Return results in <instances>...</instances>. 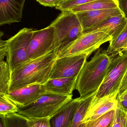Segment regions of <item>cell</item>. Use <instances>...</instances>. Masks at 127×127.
Returning a JSON list of instances; mask_svg holds the SVG:
<instances>
[{"mask_svg":"<svg viewBox=\"0 0 127 127\" xmlns=\"http://www.w3.org/2000/svg\"><path fill=\"white\" fill-rule=\"evenodd\" d=\"M95 0H64L56 7V9L62 12L69 11L74 7Z\"/></svg>","mask_w":127,"mask_h":127,"instance_id":"obj_24","label":"cell"},{"mask_svg":"<svg viewBox=\"0 0 127 127\" xmlns=\"http://www.w3.org/2000/svg\"><path fill=\"white\" fill-rule=\"evenodd\" d=\"M127 44V25L114 38L110 41V44L106 51L109 56H112L121 51Z\"/></svg>","mask_w":127,"mask_h":127,"instance_id":"obj_19","label":"cell"},{"mask_svg":"<svg viewBox=\"0 0 127 127\" xmlns=\"http://www.w3.org/2000/svg\"><path fill=\"white\" fill-rule=\"evenodd\" d=\"M27 119L28 127H51L49 117Z\"/></svg>","mask_w":127,"mask_h":127,"instance_id":"obj_26","label":"cell"},{"mask_svg":"<svg viewBox=\"0 0 127 127\" xmlns=\"http://www.w3.org/2000/svg\"><path fill=\"white\" fill-rule=\"evenodd\" d=\"M81 98L72 99L50 118L51 127H70L73 116L78 108Z\"/></svg>","mask_w":127,"mask_h":127,"instance_id":"obj_15","label":"cell"},{"mask_svg":"<svg viewBox=\"0 0 127 127\" xmlns=\"http://www.w3.org/2000/svg\"><path fill=\"white\" fill-rule=\"evenodd\" d=\"M26 0H0V27L19 22Z\"/></svg>","mask_w":127,"mask_h":127,"instance_id":"obj_12","label":"cell"},{"mask_svg":"<svg viewBox=\"0 0 127 127\" xmlns=\"http://www.w3.org/2000/svg\"><path fill=\"white\" fill-rule=\"evenodd\" d=\"M112 39L111 36L102 32L86 33L57 53V59L76 55L89 57L101 45Z\"/></svg>","mask_w":127,"mask_h":127,"instance_id":"obj_6","label":"cell"},{"mask_svg":"<svg viewBox=\"0 0 127 127\" xmlns=\"http://www.w3.org/2000/svg\"><path fill=\"white\" fill-rule=\"evenodd\" d=\"M78 77L49 78L43 84L46 92L65 95H72L75 89Z\"/></svg>","mask_w":127,"mask_h":127,"instance_id":"obj_16","label":"cell"},{"mask_svg":"<svg viewBox=\"0 0 127 127\" xmlns=\"http://www.w3.org/2000/svg\"><path fill=\"white\" fill-rule=\"evenodd\" d=\"M110 61L103 83L96 92L95 97L100 98L118 92L127 70V52L120 51L109 56Z\"/></svg>","mask_w":127,"mask_h":127,"instance_id":"obj_5","label":"cell"},{"mask_svg":"<svg viewBox=\"0 0 127 127\" xmlns=\"http://www.w3.org/2000/svg\"><path fill=\"white\" fill-rule=\"evenodd\" d=\"M6 127H28V119L18 113L8 114L5 116Z\"/></svg>","mask_w":127,"mask_h":127,"instance_id":"obj_23","label":"cell"},{"mask_svg":"<svg viewBox=\"0 0 127 127\" xmlns=\"http://www.w3.org/2000/svg\"><path fill=\"white\" fill-rule=\"evenodd\" d=\"M53 27H48L33 31L28 50V55L31 60L42 56L52 51L54 39Z\"/></svg>","mask_w":127,"mask_h":127,"instance_id":"obj_8","label":"cell"},{"mask_svg":"<svg viewBox=\"0 0 127 127\" xmlns=\"http://www.w3.org/2000/svg\"><path fill=\"white\" fill-rule=\"evenodd\" d=\"M118 94L116 93L100 98L95 97L83 119V124L97 118L111 110L116 109L118 106Z\"/></svg>","mask_w":127,"mask_h":127,"instance_id":"obj_11","label":"cell"},{"mask_svg":"<svg viewBox=\"0 0 127 127\" xmlns=\"http://www.w3.org/2000/svg\"><path fill=\"white\" fill-rule=\"evenodd\" d=\"M5 116L0 115V127H6Z\"/></svg>","mask_w":127,"mask_h":127,"instance_id":"obj_32","label":"cell"},{"mask_svg":"<svg viewBox=\"0 0 127 127\" xmlns=\"http://www.w3.org/2000/svg\"><path fill=\"white\" fill-rule=\"evenodd\" d=\"M72 95H65L46 93L34 102L23 107H18L17 113L27 118L51 117L72 100Z\"/></svg>","mask_w":127,"mask_h":127,"instance_id":"obj_3","label":"cell"},{"mask_svg":"<svg viewBox=\"0 0 127 127\" xmlns=\"http://www.w3.org/2000/svg\"><path fill=\"white\" fill-rule=\"evenodd\" d=\"M44 6L54 7L57 6L64 0H35Z\"/></svg>","mask_w":127,"mask_h":127,"instance_id":"obj_28","label":"cell"},{"mask_svg":"<svg viewBox=\"0 0 127 127\" xmlns=\"http://www.w3.org/2000/svg\"><path fill=\"white\" fill-rule=\"evenodd\" d=\"M54 28L53 50L57 53L74 41L83 33V30L75 13L64 11L50 25Z\"/></svg>","mask_w":127,"mask_h":127,"instance_id":"obj_4","label":"cell"},{"mask_svg":"<svg viewBox=\"0 0 127 127\" xmlns=\"http://www.w3.org/2000/svg\"><path fill=\"white\" fill-rule=\"evenodd\" d=\"M96 92L83 98H81L80 105L73 116L70 127H85V124H83V120L90 104L95 97Z\"/></svg>","mask_w":127,"mask_h":127,"instance_id":"obj_18","label":"cell"},{"mask_svg":"<svg viewBox=\"0 0 127 127\" xmlns=\"http://www.w3.org/2000/svg\"><path fill=\"white\" fill-rule=\"evenodd\" d=\"M18 107L11 101L6 94L0 93V115L6 116L16 113Z\"/></svg>","mask_w":127,"mask_h":127,"instance_id":"obj_22","label":"cell"},{"mask_svg":"<svg viewBox=\"0 0 127 127\" xmlns=\"http://www.w3.org/2000/svg\"><path fill=\"white\" fill-rule=\"evenodd\" d=\"M110 61V57L106 51H101L100 49L90 61L86 62L75 85L81 98L97 91L106 76Z\"/></svg>","mask_w":127,"mask_h":127,"instance_id":"obj_2","label":"cell"},{"mask_svg":"<svg viewBox=\"0 0 127 127\" xmlns=\"http://www.w3.org/2000/svg\"><path fill=\"white\" fill-rule=\"evenodd\" d=\"M125 127H127V122H126V126H125Z\"/></svg>","mask_w":127,"mask_h":127,"instance_id":"obj_35","label":"cell"},{"mask_svg":"<svg viewBox=\"0 0 127 127\" xmlns=\"http://www.w3.org/2000/svg\"><path fill=\"white\" fill-rule=\"evenodd\" d=\"M119 8L118 0H95L74 7L69 11L74 13Z\"/></svg>","mask_w":127,"mask_h":127,"instance_id":"obj_17","label":"cell"},{"mask_svg":"<svg viewBox=\"0 0 127 127\" xmlns=\"http://www.w3.org/2000/svg\"><path fill=\"white\" fill-rule=\"evenodd\" d=\"M33 30L25 28L7 40L6 62L11 72L16 67L30 60L28 50Z\"/></svg>","mask_w":127,"mask_h":127,"instance_id":"obj_7","label":"cell"},{"mask_svg":"<svg viewBox=\"0 0 127 127\" xmlns=\"http://www.w3.org/2000/svg\"><path fill=\"white\" fill-rule=\"evenodd\" d=\"M118 106L127 113V99L118 101Z\"/></svg>","mask_w":127,"mask_h":127,"instance_id":"obj_31","label":"cell"},{"mask_svg":"<svg viewBox=\"0 0 127 127\" xmlns=\"http://www.w3.org/2000/svg\"><path fill=\"white\" fill-rule=\"evenodd\" d=\"M11 72L6 62L0 63V93L7 95L9 93Z\"/></svg>","mask_w":127,"mask_h":127,"instance_id":"obj_21","label":"cell"},{"mask_svg":"<svg viewBox=\"0 0 127 127\" xmlns=\"http://www.w3.org/2000/svg\"><path fill=\"white\" fill-rule=\"evenodd\" d=\"M127 25V19L123 14L112 16L98 24L87 29L83 33L102 32L112 37H115Z\"/></svg>","mask_w":127,"mask_h":127,"instance_id":"obj_14","label":"cell"},{"mask_svg":"<svg viewBox=\"0 0 127 127\" xmlns=\"http://www.w3.org/2000/svg\"><path fill=\"white\" fill-rule=\"evenodd\" d=\"M116 110H111L94 120L85 123V127H112Z\"/></svg>","mask_w":127,"mask_h":127,"instance_id":"obj_20","label":"cell"},{"mask_svg":"<svg viewBox=\"0 0 127 127\" xmlns=\"http://www.w3.org/2000/svg\"><path fill=\"white\" fill-rule=\"evenodd\" d=\"M127 118V113L118 106L112 127H125Z\"/></svg>","mask_w":127,"mask_h":127,"instance_id":"obj_25","label":"cell"},{"mask_svg":"<svg viewBox=\"0 0 127 127\" xmlns=\"http://www.w3.org/2000/svg\"><path fill=\"white\" fill-rule=\"evenodd\" d=\"M119 7L127 19V0H118Z\"/></svg>","mask_w":127,"mask_h":127,"instance_id":"obj_29","label":"cell"},{"mask_svg":"<svg viewBox=\"0 0 127 127\" xmlns=\"http://www.w3.org/2000/svg\"><path fill=\"white\" fill-rule=\"evenodd\" d=\"M83 31L98 24L112 16L122 14L119 7L115 9L90 10L76 13Z\"/></svg>","mask_w":127,"mask_h":127,"instance_id":"obj_13","label":"cell"},{"mask_svg":"<svg viewBox=\"0 0 127 127\" xmlns=\"http://www.w3.org/2000/svg\"><path fill=\"white\" fill-rule=\"evenodd\" d=\"M88 57L86 55H80L57 59L50 79L78 77Z\"/></svg>","mask_w":127,"mask_h":127,"instance_id":"obj_9","label":"cell"},{"mask_svg":"<svg viewBox=\"0 0 127 127\" xmlns=\"http://www.w3.org/2000/svg\"><path fill=\"white\" fill-rule=\"evenodd\" d=\"M7 53V45L0 47V63L4 61V58L6 57Z\"/></svg>","mask_w":127,"mask_h":127,"instance_id":"obj_30","label":"cell"},{"mask_svg":"<svg viewBox=\"0 0 127 127\" xmlns=\"http://www.w3.org/2000/svg\"><path fill=\"white\" fill-rule=\"evenodd\" d=\"M122 52H127V44L124 48L121 51Z\"/></svg>","mask_w":127,"mask_h":127,"instance_id":"obj_34","label":"cell"},{"mask_svg":"<svg viewBox=\"0 0 127 127\" xmlns=\"http://www.w3.org/2000/svg\"><path fill=\"white\" fill-rule=\"evenodd\" d=\"M3 32L2 31H0V47L7 45V41L2 39V37H3Z\"/></svg>","mask_w":127,"mask_h":127,"instance_id":"obj_33","label":"cell"},{"mask_svg":"<svg viewBox=\"0 0 127 127\" xmlns=\"http://www.w3.org/2000/svg\"><path fill=\"white\" fill-rule=\"evenodd\" d=\"M127 99V70L122 80L117 96L118 101Z\"/></svg>","mask_w":127,"mask_h":127,"instance_id":"obj_27","label":"cell"},{"mask_svg":"<svg viewBox=\"0 0 127 127\" xmlns=\"http://www.w3.org/2000/svg\"><path fill=\"white\" fill-rule=\"evenodd\" d=\"M46 92L44 85L33 84L9 92L7 96L18 107L25 106Z\"/></svg>","mask_w":127,"mask_h":127,"instance_id":"obj_10","label":"cell"},{"mask_svg":"<svg viewBox=\"0 0 127 127\" xmlns=\"http://www.w3.org/2000/svg\"><path fill=\"white\" fill-rule=\"evenodd\" d=\"M57 57V53L53 50L16 67L10 74L9 92L31 84H44L50 78Z\"/></svg>","mask_w":127,"mask_h":127,"instance_id":"obj_1","label":"cell"}]
</instances>
